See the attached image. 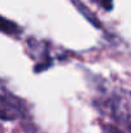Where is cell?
<instances>
[{"label": "cell", "instance_id": "1", "mask_svg": "<svg viewBox=\"0 0 131 133\" xmlns=\"http://www.w3.org/2000/svg\"><path fill=\"white\" fill-rule=\"evenodd\" d=\"M25 106L19 98L12 94L9 90L0 87V119L1 120H16L23 115Z\"/></svg>", "mask_w": 131, "mask_h": 133}, {"label": "cell", "instance_id": "2", "mask_svg": "<svg viewBox=\"0 0 131 133\" xmlns=\"http://www.w3.org/2000/svg\"><path fill=\"white\" fill-rule=\"evenodd\" d=\"M95 4H98L100 8L105 9V10H111L113 8V3L112 0H93Z\"/></svg>", "mask_w": 131, "mask_h": 133}, {"label": "cell", "instance_id": "3", "mask_svg": "<svg viewBox=\"0 0 131 133\" xmlns=\"http://www.w3.org/2000/svg\"><path fill=\"white\" fill-rule=\"evenodd\" d=\"M102 133H125L122 129L114 127V125H103Z\"/></svg>", "mask_w": 131, "mask_h": 133}]
</instances>
